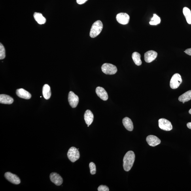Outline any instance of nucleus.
Here are the masks:
<instances>
[{"mask_svg": "<svg viewBox=\"0 0 191 191\" xmlns=\"http://www.w3.org/2000/svg\"><path fill=\"white\" fill-rule=\"evenodd\" d=\"M135 156L132 151L127 152L123 159V168L125 171L128 172L133 166L135 160Z\"/></svg>", "mask_w": 191, "mask_h": 191, "instance_id": "nucleus-1", "label": "nucleus"}, {"mask_svg": "<svg viewBox=\"0 0 191 191\" xmlns=\"http://www.w3.org/2000/svg\"><path fill=\"white\" fill-rule=\"evenodd\" d=\"M103 28L102 23L101 21H96L92 25L90 31V35L92 38L96 37L101 33Z\"/></svg>", "mask_w": 191, "mask_h": 191, "instance_id": "nucleus-2", "label": "nucleus"}, {"mask_svg": "<svg viewBox=\"0 0 191 191\" xmlns=\"http://www.w3.org/2000/svg\"><path fill=\"white\" fill-rule=\"evenodd\" d=\"M67 156L72 162L74 163L79 159L80 153L78 149L72 146L68 151Z\"/></svg>", "mask_w": 191, "mask_h": 191, "instance_id": "nucleus-3", "label": "nucleus"}, {"mask_svg": "<svg viewBox=\"0 0 191 191\" xmlns=\"http://www.w3.org/2000/svg\"><path fill=\"white\" fill-rule=\"evenodd\" d=\"M101 69L104 73L108 75H113L117 72L116 66L110 63L103 64L102 65Z\"/></svg>", "mask_w": 191, "mask_h": 191, "instance_id": "nucleus-4", "label": "nucleus"}, {"mask_svg": "<svg viewBox=\"0 0 191 191\" xmlns=\"http://www.w3.org/2000/svg\"><path fill=\"white\" fill-rule=\"evenodd\" d=\"M182 82L181 76L180 74L178 73L175 74L171 79L170 82V86L172 89H177L181 84Z\"/></svg>", "mask_w": 191, "mask_h": 191, "instance_id": "nucleus-5", "label": "nucleus"}, {"mask_svg": "<svg viewBox=\"0 0 191 191\" xmlns=\"http://www.w3.org/2000/svg\"><path fill=\"white\" fill-rule=\"evenodd\" d=\"M159 126L163 130L169 131L173 129V126L171 122L164 118H161L159 120Z\"/></svg>", "mask_w": 191, "mask_h": 191, "instance_id": "nucleus-6", "label": "nucleus"}, {"mask_svg": "<svg viewBox=\"0 0 191 191\" xmlns=\"http://www.w3.org/2000/svg\"><path fill=\"white\" fill-rule=\"evenodd\" d=\"M68 100L69 105L73 108H75L77 106L79 99L78 96L76 95L72 91H70L69 96H68Z\"/></svg>", "mask_w": 191, "mask_h": 191, "instance_id": "nucleus-7", "label": "nucleus"}, {"mask_svg": "<svg viewBox=\"0 0 191 191\" xmlns=\"http://www.w3.org/2000/svg\"><path fill=\"white\" fill-rule=\"evenodd\" d=\"M116 19L118 22L122 25L128 24L129 21V16L126 13H120L117 15Z\"/></svg>", "mask_w": 191, "mask_h": 191, "instance_id": "nucleus-8", "label": "nucleus"}, {"mask_svg": "<svg viewBox=\"0 0 191 191\" xmlns=\"http://www.w3.org/2000/svg\"><path fill=\"white\" fill-rule=\"evenodd\" d=\"M4 176L6 179L13 184L18 185L21 183V180L18 176L10 172L6 173Z\"/></svg>", "mask_w": 191, "mask_h": 191, "instance_id": "nucleus-9", "label": "nucleus"}, {"mask_svg": "<svg viewBox=\"0 0 191 191\" xmlns=\"http://www.w3.org/2000/svg\"><path fill=\"white\" fill-rule=\"evenodd\" d=\"M158 56V53L153 50H150L144 54V60L146 62L150 63L156 59Z\"/></svg>", "mask_w": 191, "mask_h": 191, "instance_id": "nucleus-10", "label": "nucleus"}, {"mask_svg": "<svg viewBox=\"0 0 191 191\" xmlns=\"http://www.w3.org/2000/svg\"><path fill=\"white\" fill-rule=\"evenodd\" d=\"M50 178L51 181L56 186H60L62 183L63 182L62 178L58 173H51Z\"/></svg>", "mask_w": 191, "mask_h": 191, "instance_id": "nucleus-11", "label": "nucleus"}, {"mask_svg": "<svg viewBox=\"0 0 191 191\" xmlns=\"http://www.w3.org/2000/svg\"><path fill=\"white\" fill-rule=\"evenodd\" d=\"M146 141L150 146H155L161 143V140L158 137L154 135H149L146 138Z\"/></svg>", "mask_w": 191, "mask_h": 191, "instance_id": "nucleus-12", "label": "nucleus"}, {"mask_svg": "<svg viewBox=\"0 0 191 191\" xmlns=\"http://www.w3.org/2000/svg\"><path fill=\"white\" fill-rule=\"evenodd\" d=\"M96 92L98 96L104 101H107L108 98V93L105 89L101 87H97Z\"/></svg>", "mask_w": 191, "mask_h": 191, "instance_id": "nucleus-13", "label": "nucleus"}, {"mask_svg": "<svg viewBox=\"0 0 191 191\" xmlns=\"http://www.w3.org/2000/svg\"><path fill=\"white\" fill-rule=\"evenodd\" d=\"M16 94L19 97L25 99H28L31 97L30 93L23 89H17Z\"/></svg>", "mask_w": 191, "mask_h": 191, "instance_id": "nucleus-14", "label": "nucleus"}, {"mask_svg": "<svg viewBox=\"0 0 191 191\" xmlns=\"http://www.w3.org/2000/svg\"><path fill=\"white\" fill-rule=\"evenodd\" d=\"M84 118L86 124L90 125L93 122L94 116L90 110H87L85 112Z\"/></svg>", "mask_w": 191, "mask_h": 191, "instance_id": "nucleus-15", "label": "nucleus"}, {"mask_svg": "<svg viewBox=\"0 0 191 191\" xmlns=\"http://www.w3.org/2000/svg\"><path fill=\"white\" fill-rule=\"evenodd\" d=\"M14 102L12 98L7 95L1 94L0 95V103L2 104H12Z\"/></svg>", "mask_w": 191, "mask_h": 191, "instance_id": "nucleus-16", "label": "nucleus"}, {"mask_svg": "<svg viewBox=\"0 0 191 191\" xmlns=\"http://www.w3.org/2000/svg\"><path fill=\"white\" fill-rule=\"evenodd\" d=\"M122 123L123 125L127 130L132 131L133 129V125L132 121L128 117H125L123 119Z\"/></svg>", "mask_w": 191, "mask_h": 191, "instance_id": "nucleus-17", "label": "nucleus"}, {"mask_svg": "<svg viewBox=\"0 0 191 191\" xmlns=\"http://www.w3.org/2000/svg\"><path fill=\"white\" fill-rule=\"evenodd\" d=\"M34 18L38 24L40 25L44 24L46 22V19L42 14L39 12H35L34 13Z\"/></svg>", "mask_w": 191, "mask_h": 191, "instance_id": "nucleus-18", "label": "nucleus"}, {"mask_svg": "<svg viewBox=\"0 0 191 191\" xmlns=\"http://www.w3.org/2000/svg\"><path fill=\"white\" fill-rule=\"evenodd\" d=\"M42 94L45 99H49L51 96V91L50 87L48 84H45L42 88Z\"/></svg>", "mask_w": 191, "mask_h": 191, "instance_id": "nucleus-19", "label": "nucleus"}, {"mask_svg": "<svg viewBox=\"0 0 191 191\" xmlns=\"http://www.w3.org/2000/svg\"><path fill=\"white\" fill-rule=\"evenodd\" d=\"M191 99V90L187 91L183 93L179 97L178 100L180 102H188Z\"/></svg>", "mask_w": 191, "mask_h": 191, "instance_id": "nucleus-20", "label": "nucleus"}, {"mask_svg": "<svg viewBox=\"0 0 191 191\" xmlns=\"http://www.w3.org/2000/svg\"><path fill=\"white\" fill-rule=\"evenodd\" d=\"M132 57L134 62L136 65L139 66L142 65V61L141 59V55L139 52H134L132 54Z\"/></svg>", "mask_w": 191, "mask_h": 191, "instance_id": "nucleus-21", "label": "nucleus"}, {"mask_svg": "<svg viewBox=\"0 0 191 191\" xmlns=\"http://www.w3.org/2000/svg\"><path fill=\"white\" fill-rule=\"evenodd\" d=\"M183 14L185 17L187 22L189 24H191V11L187 7H184L183 10Z\"/></svg>", "mask_w": 191, "mask_h": 191, "instance_id": "nucleus-22", "label": "nucleus"}, {"mask_svg": "<svg viewBox=\"0 0 191 191\" xmlns=\"http://www.w3.org/2000/svg\"><path fill=\"white\" fill-rule=\"evenodd\" d=\"M161 22V19L156 14H153V17L151 19L149 23L150 25H156L159 24Z\"/></svg>", "mask_w": 191, "mask_h": 191, "instance_id": "nucleus-23", "label": "nucleus"}, {"mask_svg": "<svg viewBox=\"0 0 191 191\" xmlns=\"http://www.w3.org/2000/svg\"><path fill=\"white\" fill-rule=\"evenodd\" d=\"M5 57V48L1 43L0 44V59H3Z\"/></svg>", "mask_w": 191, "mask_h": 191, "instance_id": "nucleus-24", "label": "nucleus"}, {"mask_svg": "<svg viewBox=\"0 0 191 191\" xmlns=\"http://www.w3.org/2000/svg\"><path fill=\"white\" fill-rule=\"evenodd\" d=\"M89 167L90 170V173L91 175H93L96 173V166L95 163L91 162L89 163Z\"/></svg>", "mask_w": 191, "mask_h": 191, "instance_id": "nucleus-25", "label": "nucleus"}, {"mask_svg": "<svg viewBox=\"0 0 191 191\" xmlns=\"http://www.w3.org/2000/svg\"><path fill=\"white\" fill-rule=\"evenodd\" d=\"M98 190L99 191H109V190L107 186L105 185H101L98 188Z\"/></svg>", "mask_w": 191, "mask_h": 191, "instance_id": "nucleus-26", "label": "nucleus"}, {"mask_svg": "<svg viewBox=\"0 0 191 191\" xmlns=\"http://www.w3.org/2000/svg\"><path fill=\"white\" fill-rule=\"evenodd\" d=\"M88 1V0H76V2L79 4H82Z\"/></svg>", "mask_w": 191, "mask_h": 191, "instance_id": "nucleus-27", "label": "nucleus"}, {"mask_svg": "<svg viewBox=\"0 0 191 191\" xmlns=\"http://www.w3.org/2000/svg\"><path fill=\"white\" fill-rule=\"evenodd\" d=\"M184 52H185L186 54L190 55V56H191V48L187 49L184 51Z\"/></svg>", "mask_w": 191, "mask_h": 191, "instance_id": "nucleus-28", "label": "nucleus"}, {"mask_svg": "<svg viewBox=\"0 0 191 191\" xmlns=\"http://www.w3.org/2000/svg\"><path fill=\"white\" fill-rule=\"evenodd\" d=\"M187 126L189 129H191V122L188 123L187 124Z\"/></svg>", "mask_w": 191, "mask_h": 191, "instance_id": "nucleus-29", "label": "nucleus"}, {"mask_svg": "<svg viewBox=\"0 0 191 191\" xmlns=\"http://www.w3.org/2000/svg\"><path fill=\"white\" fill-rule=\"evenodd\" d=\"M189 113L190 114H191V109H190L189 110Z\"/></svg>", "mask_w": 191, "mask_h": 191, "instance_id": "nucleus-30", "label": "nucleus"}, {"mask_svg": "<svg viewBox=\"0 0 191 191\" xmlns=\"http://www.w3.org/2000/svg\"><path fill=\"white\" fill-rule=\"evenodd\" d=\"M89 126H90V125H88V127H89Z\"/></svg>", "mask_w": 191, "mask_h": 191, "instance_id": "nucleus-31", "label": "nucleus"}, {"mask_svg": "<svg viewBox=\"0 0 191 191\" xmlns=\"http://www.w3.org/2000/svg\"><path fill=\"white\" fill-rule=\"evenodd\" d=\"M185 102H183V103H184Z\"/></svg>", "mask_w": 191, "mask_h": 191, "instance_id": "nucleus-32", "label": "nucleus"}]
</instances>
